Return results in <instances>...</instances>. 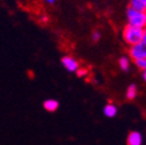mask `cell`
Listing matches in <instances>:
<instances>
[{
    "mask_svg": "<svg viewBox=\"0 0 146 145\" xmlns=\"http://www.w3.org/2000/svg\"><path fill=\"white\" fill-rule=\"evenodd\" d=\"M60 63L63 65V67L70 72V73H76V72L78 71V69L80 67V64L79 62L74 58V57H72L70 55H66V56H63L62 59H60Z\"/></svg>",
    "mask_w": 146,
    "mask_h": 145,
    "instance_id": "obj_4",
    "label": "cell"
},
{
    "mask_svg": "<svg viewBox=\"0 0 146 145\" xmlns=\"http://www.w3.org/2000/svg\"><path fill=\"white\" fill-rule=\"evenodd\" d=\"M44 3H46V4H49V5H53L54 3H56V0H43Z\"/></svg>",
    "mask_w": 146,
    "mask_h": 145,
    "instance_id": "obj_15",
    "label": "cell"
},
{
    "mask_svg": "<svg viewBox=\"0 0 146 145\" xmlns=\"http://www.w3.org/2000/svg\"><path fill=\"white\" fill-rule=\"evenodd\" d=\"M129 56L133 61L138 59H145L146 58V29H144L143 40L136 45L130 47L129 49Z\"/></svg>",
    "mask_w": 146,
    "mask_h": 145,
    "instance_id": "obj_3",
    "label": "cell"
},
{
    "mask_svg": "<svg viewBox=\"0 0 146 145\" xmlns=\"http://www.w3.org/2000/svg\"><path fill=\"white\" fill-rule=\"evenodd\" d=\"M129 7L139 12H146V0H129Z\"/></svg>",
    "mask_w": 146,
    "mask_h": 145,
    "instance_id": "obj_8",
    "label": "cell"
},
{
    "mask_svg": "<svg viewBox=\"0 0 146 145\" xmlns=\"http://www.w3.org/2000/svg\"><path fill=\"white\" fill-rule=\"evenodd\" d=\"M126 19H127V25L146 29V12H139L129 7L126 9Z\"/></svg>",
    "mask_w": 146,
    "mask_h": 145,
    "instance_id": "obj_2",
    "label": "cell"
},
{
    "mask_svg": "<svg viewBox=\"0 0 146 145\" xmlns=\"http://www.w3.org/2000/svg\"><path fill=\"white\" fill-rule=\"evenodd\" d=\"M135 64H136L137 67L140 69L141 71H146V58H145V59H138V61H135Z\"/></svg>",
    "mask_w": 146,
    "mask_h": 145,
    "instance_id": "obj_11",
    "label": "cell"
},
{
    "mask_svg": "<svg viewBox=\"0 0 146 145\" xmlns=\"http://www.w3.org/2000/svg\"><path fill=\"white\" fill-rule=\"evenodd\" d=\"M43 108L49 113H54L59 108V102L56 99H48L43 102Z\"/></svg>",
    "mask_w": 146,
    "mask_h": 145,
    "instance_id": "obj_6",
    "label": "cell"
},
{
    "mask_svg": "<svg viewBox=\"0 0 146 145\" xmlns=\"http://www.w3.org/2000/svg\"><path fill=\"white\" fill-rule=\"evenodd\" d=\"M118 66L124 72L129 71V69H130V58L127 57V56H122L118 59Z\"/></svg>",
    "mask_w": 146,
    "mask_h": 145,
    "instance_id": "obj_10",
    "label": "cell"
},
{
    "mask_svg": "<svg viewBox=\"0 0 146 145\" xmlns=\"http://www.w3.org/2000/svg\"><path fill=\"white\" fill-rule=\"evenodd\" d=\"M137 93H138V88L135 84H131L129 87L126 88V93H125V96L127 100H133L136 99L137 96Z\"/></svg>",
    "mask_w": 146,
    "mask_h": 145,
    "instance_id": "obj_9",
    "label": "cell"
},
{
    "mask_svg": "<svg viewBox=\"0 0 146 145\" xmlns=\"http://www.w3.org/2000/svg\"><path fill=\"white\" fill-rule=\"evenodd\" d=\"M100 39H101V33H100L99 30H94L93 34H92V40H93V42H99Z\"/></svg>",
    "mask_w": 146,
    "mask_h": 145,
    "instance_id": "obj_13",
    "label": "cell"
},
{
    "mask_svg": "<svg viewBox=\"0 0 146 145\" xmlns=\"http://www.w3.org/2000/svg\"><path fill=\"white\" fill-rule=\"evenodd\" d=\"M87 73H88V70H87V69H82V67H79L78 71L76 72V74H77L79 78H82V77L87 76Z\"/></svg>",
    "mask_w": 146,
    "mask_h": 145,
    "instance_id": "obj_12",
    "label": "cell"
},
{
    "mask_svg": "<svg viewBox=\"0 0 146 145\" xmlns=\"http://www.w3.org/2000/svg\"><path fill=\"white\" fill-rule=\"evenodd\" d=\"M143 35H144V29L132 27L130 25H126L122 31V37H123L124 42L130 47L136 45L139 42H141Z\"/></svg>",
    "mask_w": 146,
    "mask_h": 145,
    "instance_id": "obj_1",
    "label": "cell"
},
{
    "mask_svg": "<svg viewBox=\"0 0 146 145\" xmlns=\"http://www.w3.org/2000/svg\"><path fill=\"white\" fill-rule=\"evenodd\" d=\"M41 21H42L43 23H46V22L49 21V17H48V15H43V16H42V19H41Z\"/></svg>",
    "mask_w": 146,
    "mask_h": 145,
    "instance_id": "obj_14",
    "label": "cell"
},
{
    "mask_svg": "<svg viewBox=\"0 0 146 145\" xmlns=\"http://www.w3.org/2000/svg\"><path fill=\"white\" fill-rule=\"evenodd\" d=\"M126 144L127 145H141L143 144V135L139 131H131L127 135Z\"/></svg>",
    "mask_w": 146,
    "mask_h": 145,
    "instance_id": "obj_5",
    "label": "cell"
},
{
    "mask_svg": "<svg viewBox=\"0 0 146 145\" xmlns=\"http://www.w3.org/2000/svg\"><path fill=\"white\" fill-rule=\"evenodd\" d=\"M117 113H118V109H117V107H116L114 103H108V104H106L104 108H103V114H104V116H107V117H109V118L115 117V116L117 115Z\"/></svg>",
    "mask_w": 146,
    "mask_h": 145,
    "instance_id": "obj_7",
    "label": "cell"
},
{
    "mask_svg": "<svg viewBox=\"0 0 146 145\" xmlns=\"http://www.w3.org/2000/svg\"><path fill=\"white\" fill-rule=\"evenodd\" d=\"M143 79H144L145 82H146V71H143Z\"/></svg>",
    "mask_w": 146,
    "mask_h": 145,
    "instance_id": "obj_16",
    "label": "cell"
}]
</instances>
